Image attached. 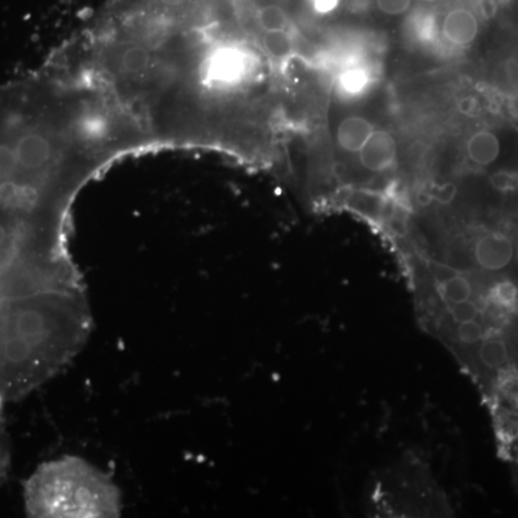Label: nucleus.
I'll list each match as a JSON object with an SVG mask.
<instances>
[{
    "label": "nucleus",
    "instance_id": "obj_3",
    "mask_svg": "<svg viewBox=\"0 0 518 518\" xmlns=\"http://www.w3.org/2000/svg\"><path fill=\"white\" fill-rule=\"evenodd\" d=\"M398 157V143L385 130H375L365 146L360 149L359 159L366 170L373 173L385 172L395 165Z\"/></svg>",
    "mask_w": 518,
    "mask_h": 518
},
{
    "label": "nucleus",
    "instance_id": "obj_16",
    "mask_svg": "<svg viewBox=\"0 0 518 518\" xmlns=\"http://www.w3.org/2000/svg\"><path fill=\"white\" fill-rule=\"evenodd\" d=\"M336 6V0H316V8L320 12H329Z\"/></svg>",
    "mask_w": 518,
    "mask_h": 518
},
{
    "label": "nucleus",
    "instance_id": "obj_6",
    "mask_svg": "<svg viewBox=\"0 0 518 518\" xmlns=\"http://www.w3.org/2000/svg\"><path fill=\"white\" fill-rule=\"evenodd\" d=\"M468 159L474 165L487 167L497 162L501 154V142L491 130L475 131L467 142Z\"/></svg>",
    "mask_w": 518,
    "mask_h": 518
},
{
    "label": "nucleus",
    "instance_id": "obj_5",
    "mask_svg": "<svg viewBox=\"0 0 518 518\" xmlns=\"http://www.w3.org/2000/svg\"><path fill=\"white\" fill-rule=\"evenodd\" d=\"M375 130V126L367 118L349 116L344 118L337 127V144L342 147L344 152L359 153Z\"/></svg>",
    "mask_w": 518,
    "mask_h": 518
},
{
    "label": "nucleus",
    "instance_id": "obj_10",
    "mask_svg": "<svg viewBox=\"0 0 518 518\" xmlns=\"http://www.w3.org/2000/svg\"><path fill=\"white\" fill-rule=\"evenodd\" d=\"M367 80H369V77H367L366 71L349 70L342 75L340 84H342L343 90L346 93L357 94L366 87Z\"/></svg>",
    "mask_w": 518,
    "mask_h": 518
},
{
    "label": "nucleus",
    "instance_id": "obj_13",
    "mask_svg": "<svg viewBox=\"0 0 518 518\" xmlns=\"http://www.w3.org/2000/svg\"><path fill=\"white\" fill-rule=\"evenodd\" d=\"M377 8L385 15H403L411 9L412 0H376Z\"/></svg>",
    "mask_w": 518,
    "mask_h": 518
},
{
    "label": "nucleus",
    "instance_id": "obj_12",
    "mask_svg": "<svg viewBox=\"0 0 518 518\" xmlns=\"http://www.w3.org/2000/svg\"><path fill=\"white\" fill-rule=\"evenodd\" d=\"M491 185L498 192L511 193L518 190V175L511 172H497L491 176Z\"/></svg>",
    "mask_w": 518,
    "mask_h": 518
},
{
    "label": "nucleus",
    "instance_id": "obj_1",
    "mask_svg": "<svg viewBox=\"0 0 518 518\" xmlns=\"http://www.w3.org/2000/svg\"><path fill=\"white\" fill-rule=\"evenodd\" d=\"M83 285L0 298V408L61 372L90 337Z\"/></svg>",
    "mask_w": 518,
    "mask_h": 518
},
{
    "label": "nucleus",
    "instance_id": "obj_11",
    "mask_svg": "<svg viewBox=\"0 0 518 518\" xmlns=\"http://www.w3.org/2000/svg\"><path fill=\"white\" fill-rule=\"evenodd\" d=\"M458 188L454 183H439V185L431 186L428 190L429 201L438 202L439 205H449L454 202L457 196Z\"/></svg>",
    "mask_w": 518,
    "mask_h": 518
},
{
    "label": "nucleus",
    "instance_id": "obj_4",
    "mask_svg": "<svg viewBox=\"0 0 518 518\" xmlns=\"http://www.w3.org/2000/svg\"><path fill=\"white\" fill-rule=\"evenodd\" d=\"M442 35L454 47H470L480 35V19L467 8H455L442 21Z\"/></svg>",
    "mask_w": 518,
    "mask_h": 518
},
{
    "label": "nucleus",
    "instance_id": "obj_8",
    "mask_svg": "<svg viewBox=\"0 0 518 518\" xmlns=\"http://www.w3.org/2000/svg\"><path fill=\"white\" fill-rule=\"evenodd\" d=\"M264 47L274 58H285L293 49L290 36L285 31L265 32Z\"/></svg>",
    "mask_w": 518,
    "mask_h": 518
},
{
    "label": "nucleus",
    "instance_id": "obj_14",
    "mask_svg": "<svg viewBox=\"0 0 518 518\" xmlns=\"http://www.w3.org/2000/svg\"><path fill=\"white\" fill-rule=\"evenodd\" d=\"M477 9L485 21H491L500 11V3L498 0H477Z\"/></svg>",
    "mask_w": 518,
    "mask_h": 518
},
{
    "label": "nucleus",
    "instance_id": "obj_15",
    "mask_svg": "<svg viewBox=\"0 0 518 518\" xmlns=\"http://www.w3.org/2000/svg\"><path fill=\"white\" fill-rule=\"evenodd\" d=\"M458 108H460V111L464 116H474V114L477 113L478 104L477 101H475V98L464 97L460 103H458Z\"/></svg>",
    "mask_w": 518,
    "mask_h": 518
},
{
    "label": "nucleus",
    "instance_id": "obj_2",
    "mask_svg": "<svg viewBox=\"0 0 518 518\" xmlns=\"http://www.w3.org/2000/svg\"><path fill=\"white\" fill-rule=\"evenodd\" d=\"M24 498L31 517L113 518L121 514L117 485L78 457L42 464L26 481Z\"/></svg>",
    "mask_w": 518,
    "mask_h": 518
},
{
    "label": "nucleus",
    "instance_id": "obj_7",
    "mask_svg": "<svg viewBox=\"0 0 518 518\" xmlns=\"http://www.w3.org/2000/svg\"><path fill=\"white\" fill-rule=\"evenodd\" d=\"M258 22L265 32L287 31L288 15L280 5L271 3L258 12Z\"/></svg>",
    "mask_w": 518,
    "mask_h": 518
},
{
    "label": "nucleus",
    "instance_id": "obj_9",
    "mask_svg": "<svg viewBox=\"0 0 518 518\" xmlns=\"http://www.w3.org/2000/svg\"><path fill=\"white\" fill-rule=\"evenodd\" d=\"M121 64H123L124 70L131 72V74L142 72L149 64V52L142 47L134 45V47H130L124 52Z\"/></svg>",
    "mask_w": 518,
    "mask_h": 518
}]
</instances>
